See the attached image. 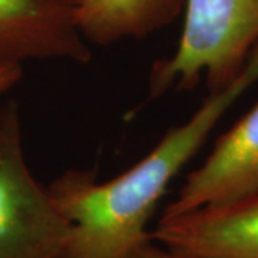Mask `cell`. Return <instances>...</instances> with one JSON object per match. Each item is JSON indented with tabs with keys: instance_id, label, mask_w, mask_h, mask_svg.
<instances>
[{
	"instance_id": "3",
	"label": "cell",
	"mask_w": 258,
	"mask_h": 258,
	"mask_svg": "<svg viewBox=\"0 0 258 258\" xmlns=\"http://www.w3.org/2000/svg\"><path fill=\"white\" fill-rule=\"evenodd\" d=\"M72 234L26 164L18 101L0 103V258H62Z\"/></svg>"
},
{
	"instance_id": "7",
	"label": "cell",
	"mask_w": 258,
	"mask_h": 258,
	"mask_svg": "<svg viewBox=\"0 0 258 258\" xmlns=\"http://www.w3.org/2000/svg\"><path fill=\"white\" fill-rule=\"evenodd\" d=\"M185 0H79L78 23L88 43L142 40L175 23Z\"/></svg>"
},
{
	"instance_id": "1",
	"label": "cell",
	"mask_w": 258,
	"mask_h": 258,
	"mask_svg": "<svg viewBox=\"0 0 258 258\" xmlns=\"http://www.w3.org/2000/svg\"><path fill=\"white\" fill-rule=\"evenodd\" d=\"M257 82L258 50L230 86L210 93L189 119L169 129L120 175L99 182L92 171L69 169L57 176L47 188L72 224L62 258H128L152 240L148 222L171 182L231 106Z\"/></svg>"
},
{
	"instance_id": "5",
	"label": "cell",
	"mask_w": 258,
	"mask_h": 258,
	"mask_svg": "<svg viewBox=\"0 0 258 258\" xmlns=\"http://www.w3.org/2000/svg\"><path fill=\"white\" fill-rule=\"evenodd\" d=\"M78 6L79 0H0V64L30 59L89 63Z\"/></svg>"
},
{
	"instance_id": "8",
	"label": "cell",
	"mask_w": 258,
	"mask_h": 258,
	"mask_svg": "<svg viewBox=\"0 0 258 258\" xmlns=\"http://www.w3.org/2000/svg\"><path fill=\"white\" fill-rule=\"evenodd\" d=\"M128 258H201L191 255V254H185L181 251H175L159 244L157 241L149 240L145 244H142L141 247L135 249Z\"/></svg>"
},
{
	"instance_id": "9",
	"label": "cell",
	"mask_w": 258,
	"mask_h": 258,
	"mask_svg": "<svg viewBox=\"0 0 258 258\" xmlns=\"http://www.w3.org/2000/svg\"><path fill=\"white\" fill-rule=\"evenodd\" d=\"M23 76L22 64H0V95L13 89Z\"/></svg>"
},
{
	"instance_id": "2",
	"label": "cell",
	"mask_w": 258,
	"mask_h": 258,
	"mask_svg": "<svg viewBox=\"0 0 258 258\" xmlns=\"http://www.w3.org/2000/svg\"><path fill=\"white\" fill-rule=\"evenodd\" d=\"M258 50V0H185L184 26L174 53L154 62L149 99L168 92L208 93L234 82Z\"/></svg>"
},
{
	"instance_id": "6",
	"label": "cell",
	"mask_w": 258,
	"mask_h": 258,
	"mask_svg": "<svg viewBox=\"0 0 258 258\" xmlns=\"http://www.w3.org/2000/svg\"><path fill=\"white\" fill-rule=\"evenodd\" d=\"M152 240L201 258H258V194L221 205L162 215Z\"/></svg>"
},
{
	"instance_id": "4",
	"label": "cell",
	"mask_w": 258,
	"mask_h": 258,
	"mask_svg": "<svg viewBox=\"0 0 258 258\" xmlns=\"http://www.w3.org/2000/svg\"><path fill=\"white\" fill-rule=\"evenodd\" d=\"M258 194V101L215 141L162 215L221 205Z\"/></svg>"
}]
</instances>
